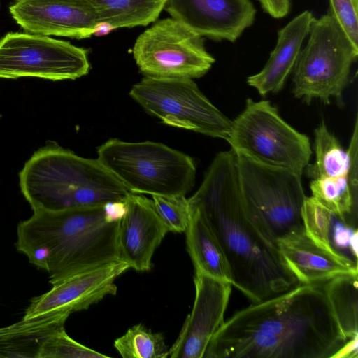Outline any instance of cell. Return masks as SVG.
Returning a JSON list of instances; mask_svg holds the SVG:
<instances>
[{
    "label": "cell",
    "instance_id": "28",
    "mask_svg": "<svg viewBox=\"0 0 358 358\" xmlns=\"http://www.w3.org/2000/svg\"><path fill=\"white\" fill-rule=\"evenodd\" d=\"M330 243L336 252L357 263V229L336 215L331 225Z\"/></svg>",
    "mask_w": 358,
    "mask_h": 358
},
{
    "label": "cell",
    "instance_id": "20",
    "mask_svg": "<svg viewBox=\"0 0 358 358\" xmlns=\"http://www.w3.org/2000/svg\"><path fill=\"white\" fill-rule=\"evenodd\" d=\"M70 314L52 312L0 327V357L37 358L43 343L64 329Z\"/></svg>",
    "mask_w": 358,
    "mask_h": 358
},
{
    "label": "cell",
    "instance_id": "27",
    "mask_svg": "<svg viewBox=\"0 0 358 358\" xmlns=\"http://www.w3.org/2000/svg\"><path fill=\"white\" fill-rule=\"evenodd\" d=\"M155 208L169 231L185 232L190 217L185 195H152Z\"/></svg>",
    "mask_w": 358,
    "mask_h": 358
},
{
    "label": "cell",
    "instance_id": "14",
    "mask_svg": "<svg viewBox=\"0 0 358 358\" xmlns=\"http://www.w3.org/2000/svg\"><path fill=\"white\" fill-rule=\"evenodd\" d=\"M129 266L122 261L106 264L73 275L42 295L31 300L22 318L52 312L68 313L88 309L108 295L117 292L115 280Z\"/></svg>",
    "mask_w": 358,
    "mask_h": 358
},
{
    "label": "cell",
    "instance_id": "19",
    "mask_svg": "<svg viewBox=\"0 0 358 358\" xmlns=\"http://www.w3.org/2000/svg\"><path fill=\"white\" fill-rule=\"evenodd\" d=\"M358 120H355L349 146L345 150L337 138L329 131L324 122L315 130V161L306 167L311 178L340 180L348 178L357 182Z\"/></svg>",
    "mask_w": 358,
    "mask_h": 358
},
{
    "label": "cell",
    "instance_id": "1",
    "mask_svg": "<svg viewBox=\"0 0 358 358\" xmlns=\"http://www.w3.org/2000/svg\"><path fill=\"white\" fill-rule=\"evenodd\" d=\"M324 282L299 285L236 311L212 336L203 358L333 357L348 339Z\"/></svg>",
    "mask_w": 358,
    "mask_h": 358
},
{
    "label": "cell",
    "instance_id": "3",
    "mask_svg": "<svg viewBox=\"0 0 358 358\" xmlns=\"http://www.w3.org/2000/svg\"><path fill=\"white\" fill-rule=\"evenodd\" d=\"M120 221L103 205L59 211L33 210L17 227L16 249L45 271L55 285L77 273L121 261Z\"/></svg>",
    "mask_w": 358,
    "mask_h": 358
},
{
    "label": "cell",
    "instance_id": "2",
    "mask_svg": "<svg viewBox=\"0 0 358 358\" xmlns=\"http://www.w3.org/2000/svg\"><path fill=\"white\" fill-rule=\"evenodd\" d=\"M188 201L203 215L221 243L230 266L232 286L252 303L299 285L276 241L247 208L236 156L231 150L216 155Z\"/></svg>",
    "mask_w": 358,
    "mask_h": 358
},
{
    "label": "cell",
    "instance_id": "16",
    "mask_svg": "<svg viewBox=\"0 0 358 358\" xmlns=\"http://www.w3.org/2000/svg\"><path fill=\"white\" fill-rule=\"evenodd\" d=\"M126 201L127 209L118 227L120 260L129 268L148 271L156 248L169 231L152 199L131 193Z\"/></svg>",
    "mask_w": 358,
    "mask_h": 358
},
{
    "label": "cell",
    "instance_id": "10",
    "mask_svg": "<svg viewBox=\"0 0 358 358\" xmlns=\"http://www.w3.org/2000/svg\"><path fill=\"white\" fill-rule=\"evenodd\" d=\"M133 56L145 76L164 79L200 78L215 62L203 37L172 17L157 21L141 34Z\"/></svg>",
    "mask_w": 358,
    "mask_h": 358
},
{
    "label": "cell",
    "instance_id": "31",
    "mask_svg": "<svg viewBox=\"0 0 358 358\" xmlns=\"http://www.w3.org/2000/svg\"><path fill=\"white\" fill-rule=\"evenodd\" d=\"M336 358L358 357V335L348 340L345 345L333 357Z\"/></svg>",
    "mask_w": 358,
    "mask_h": 358
},
{
    "label": "cell",
    "instance_id": "23",
    "mask_svg": "<svg viewBox=\"0 0 358 358\" xmlns=\"http://www.w3.org/2000/svg\"><path fill=\"white\" fill-rule=\"evenodd\" d=\"M357 275H341L323 283L339 327L348 340L358 335Z\"/></svg>",
    "mask_w": 358,
    "mask_h": 358
},
{
    "label": "cell",
    "instance_id": "18",
    "mask_svg": "<svg viewBox=\"0 0 358 358\" xmlns=\"http://www.w3.org/2000/svg\"><path fill=\"white\" fill-rule=\"evenodd\" d=\"M314 18L310 11L305 10L279 30L276 45L266 64L259 73L247 78V83L261 96L277 93L282 89Z\"/></svg>",
    "mask_w": 358,
    "mask_h": 358
},
{
    "label": "cell",
    "instance_id": "15",
    "mask_svg": "<svg viewBox=\"0 0 358 358\" xmlns=\"http://www.w3.org/2000/svg\"><path fill=\"white\" fill-rule=\"evenodd\" d=\"M164 10L202 37L231 42L252 24L256 14L250 0H165Z\"/></svg>",
    "mask_w": 358,
    "mask_h": 358
},
{
    "label": "cell",
    "instance_id": "17",
    "mask_svg": "<svg viewBox=\"0 0 358 358\" xmlns=\"http://www.w3.org/2000/svg\"><path fill=\"white\" fill-rule=\"evenodd\" d=\"M276 243L299 285L322 283L341 275H358L357 262L319 246L304 229L278 238Z\"/></svg>",
    "mask_w": 358,
    "mask_h": 358
},
{
    "label": "cell",
    "instance_id": "26",
    "mask_svg": "<svg viewBox=\"0 0 358 358\" xmlns=\"http://www.w3.org/2000/svg\"><path fill=\"white\" fill-rule=\"evenodd\" d=\"M108 358L71 338L64 329L50 336L43 344L37 358Z\"/></svg>",
    "mask_w": 358,
    "mask_h": 358
},
{
    "label": "cell",
    "instance_id": "4",
    "mask_svg": "<svg viewBox=\"0 0 358 358\" xmlns=\"http://www.w3.org/2000/svg\"><path fill=\"white\" fill-rule=\"evenodd\" d=\"M19 184L32 210L103 206L131 193L97 159L82 157L55 143L32 155L19 173Z\"/></svg>",
    "mask_w": 358,
    "mask_h": 358
},
{
    "label": "cell",
    "instance_id": "5",
    "mask_svg": "<svg viewBox=\"0 0 358 358\" xmlns=\"http://www.w3.org/2000/svg\"><path fill=\"white\" fill-rule=\"evenodd\" d=\"M97 154L99 162L131 193L185 195L194 185L193 159L161 143L113 138L99 146Z\"/></svg>",
    "mask_w": 358,
    "mask_h": 358
},
{
    "label": "cell",
    "instance_id": "12",
    "mask_svg": "<svg viewBox=\"0 0 358 358\" xmlns=\"http://www.w3.org/2000/svg\"><path fill=\"white\" fill-rule=\"evenodd\" d=\"M194 282L193 308L169 349L171 358H203L210 340L224 322L231 283L198 271Z\"/></svg>",
    "mask_w": 358,
    "mask_h": 358
},
{
    "label": "cell",
    "instance_id": "9",
    "mask_svg": "<svg viewBox=\"0 0 358 358\" xmlns=\"http://www.w3.org/2000/svg\"><path fill=\"white\" fill-rule=\"evenodd\" d=\"M130 96L164 124L227 140L231 120L201 92L192 79L145 76Z\"/></svg>",
    "mask_w": 358,
    "mask_h": 358
},
{
    "label": "cell",
    "instance_id": "25",
    "mask_svg": "<svg viewBox=\"0 0 358 358\" xmlns=\"http://www.w3.org/2000/svg\"><path fill=\"white\" fill-rule=\"evenodd\" d=\"M301 216L304 231L310 239L330 252L341 254L331 247L330 243L331 229L335 214L313 196H306Z\"/></svg>",
    "mask_w": 358,
    "mask_h": 358
},
{
    "label": "cell",
    "instance_id": "7",
    "mask_svg": "<svg viewBox=\"0 0 358 358\" xmlns=\"http://www.w3.org/2000/svg\"><path fill=\"white\" fill-rule=\"evenodd\" d=\"M308 34L293 69L292 92L308 104L315 99L329 104L333 98L342 106L343 92L358 48L330 14L314 18Z\"/></svg>",
    "mask_w": 358,
    "mask_h": 358
},
{
    "label": "cell",
    "instance_id": "21",
    "mask_svg": "<svg viewBox=\"0 0 358 358\" xmlns=\"http://www.w3.org/2000/svg\"><path fill=\"white\" fill-rule=\"evenodd\" d=\"M185 230L187 250L194 270L231 283L232 276L226 255L206 218L191 208Z\"/></svg>",
    "mask_w": 358,
    "mask_h": 358
},
{
    "label": "cell",
    "instance_id": "13",
    "mask_svg": "<svg viewBox=\"0 0 358 358\" xmlns=\"http://www.w3.org/2000/svg\"><path fill=\"white\" fill-rule=\"evenodd\" d=\"M9 12L24 32L83 39L102 25L85 0H15Z\"/></svg>",
    "mask_w": 358,
    "mask_h": 358
},
{
    "label": "cell",
    "instance_id": "30",
    "mask_svg": "<svg viewBox=\"0 0 358 358\" xmlns=\"http://www.w3.org/2000/svg\"><path fill=\"white\" fill-rule=\"evenodd\" d=\"M264 11L274 18L286 16L290 9V0H259Z\"/></svg>",
    "mask_w": 358,
    "mask_h": 358
},
{
    "label": "cell",
    "instance_id": "8",
    "mask_svg": "<svg viewBox=\"0 0 358 358\" xmlns=\"http://www.w3.org/2000/svg\"><path fill=\"white\" fill-rule=\"evenodd\" d=\"M236 156L244 202L268 234L276 241L303 229L301 175Z\"/></svg>",
    "mask_w": 358,
    "mask_h": 358
},
{
    "label": "cell",
    "instance_id": "6",
    "mask_svg": "<svg viewBox=\"0 0 358 358\" xmlns=\"http://www.w3.org/2000/svg\"><path fill=\"white\" fill-rule=\"evenodd\" d=\"M226 141L236 155L301 176L312 154L308 137L287 124L267 100L247 99L231 120Z\"/></svg>",
    "mask_w": 358,
    "mask_h": 358
},
{
    "label": "cell",
    "instance_id": "24",
    "mask_svg": "<svg viewBox=\"0 0 358 358\" xmlns=\"http://www.w3.org/2000/svg\"><path fill=\"white\" fill-rule=\"evenodd\" d=\"M114 347L123 358H166L169 355L164 336L141 324L130 327L115 339Z\"/></svg>",
    "mask_w": 358,
    "mask_h": 358
},
{
    "label": "cell",
    "instance_id": "22",
    "mask_svg": "<svg viewBox=\"0 0 358 358\" xmlns=\"http://www.w3.org/2000/svg\"><path fill=\"white\" fill-rule=\"evenodd\" d=\"M102 24L111 29L146 26L164 10L165 0H85Z\"/></svg>",
    "mask_w": 358,
    "mask_h": 358
},
{
    "label": "cell",
    "instance_id": "11",
    "mask_svg": "<svg viewBox=\"0 0 358 358\" xmlns=\"http://www.w3.org/2000/svg\"><path fill=\"white\" fill-rule=\"evenodd\" d=\"M87 50L69 41L27 32L0 39V78L75 80L88 73Z\"/></svg>",
    "mask_w": 358,
    "mask_h": 358
},
{
    "label": "cell",
    "instance_id": "29",
    "mask_svg": "<svg viewBox=\"0 0 358 358\" xmlns=\"http://www.w3.org/2000/svg\"><path fill=\"white\" fill-rule=\"evenodd\" d=\"M330 15L358 48L357 0H329Z\"/></svg>",
    "mask_w": 358,
    "mask_h": 358
}]
</instances>
